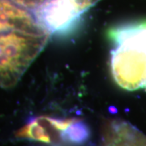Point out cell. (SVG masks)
I'll return each mask as SVG.
<instances>
[{"label": "cell", "mask_w": 146, "mask_h": 146, "mask_svg": "<svg viewBox=\"0 0 146 146\" xmlns=\"http://www.w3.org/2000/svg\"><path fill=\"white\" fill-rule=\"evenodd\" d=\"M106 38L113 46L110 67L116 84L127 91L143 89L146 76V20L112 25Z\"/></svg>", "instance_id": "6da1fadb"}, {"label": "cell", "mask_w": 146, "mask_h": 146, "mask_svg": "<svg viewBox=\"0 0 146 146\" xmlns=\"http://www.w3.org/2000/svg\"><path fill=\"white\" fill-rule=\"evenodd\" d=\"M50 36L21 30L0 33V87L11 89L44 50Z\"/></svg>", "instance_id": "7a4b0ae2"}, {"label": "cell", "mask_w": 146, "mask_h": 146, "mask_svg": "<svg viewBox=\"0 0 146 146\" xmlns=\"http://www.w3.org/2000/svg\"><path fill=\"white\" fill-rule=\"evenodd\" d=\"M94 3V0H46L31 12L46 34L66 40L78 33L84 14Z\"/></svg>", "instance_id": "3957f363"}, {"label": "cell", "mask_w": 146, "mask_h": 146, "mask_svg": "<svg viewBox=\"0 0 146 146\" xmlns=\"http://www.w3.org/2000/svg\"><path fill=\"white\" fill-rule=\"evenodd\" d=\"M12 29L46 33L30 11L11 0H0V33Z\"/></svg>", "instance_id": "277c9868"}, {"label": "cell", "mask_w": 146, "mask_h": 146, "mask_svg": "<svg viewBox=\"0 0 146 146\" xmlns=\"http://www.w3.org/2000/svg\"><path fill=\"white\" fill-rule=\"evenodd\" d=\"M102 146H146V136L123 121H112L106 126Z\"/></svg>", "instance_id": "5b68a950"}, {"label": "cell", "mask_w": 146, "mask_h": 146, "mask_svg": "<svg viewBox=\"0 0 146 146\" xmlns=\"http://www.w3.org/2000/svg\"><path fill=\"white\" fill-rule=\"evenodd\" d=\"M20 139H27L45 144H53L60 134L55 130L48 119V116L34 117L16 132Z\"/></svg>", "instance_id": "8992f818"}, {"label": "cell", "mask_w": 146, "mask_h": 146, "mask_svg": "<svg viewBox=\"0 0 146 146\" xmlns=\"http://www.w3.org/2000/svg\"><path fill=\"white\" fill-rule=\"evenodd\" d=\"M91 129L83 120L76 119L71 125L60 133V138L73 145H82L89 141Z\"/></svg>", "instance_id": "52a82bcc"}, {"label": "cell", "mask_w": 146, "mask_h": 146, "mask_svg": "<svg viewBox=\"0 0 146 146\" xmlns=\"http://www.w3.org/2000/svg\"><path fill=\"white\" fill-rule=\"evenodd\" d=\"M143 89H145L146 91V76H145V83H144V85H143Z\"/></svg>", "instance_id": "ba28073f"}]
</instances>
